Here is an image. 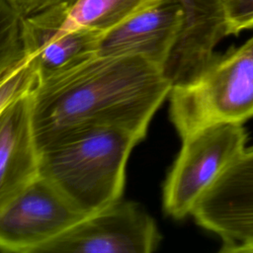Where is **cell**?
Listing matches in <instances>:
<instances>
[{"label":"cell","mask_w":253,"mask_h":253,"mask_svg":"<svg viewBox=\"0 0 253 253\" xmlns=\"http://www.w3.org/2000/svg\"><path fill=\"white\" fill-rule=\"evenodd\" d=\"M171 89L161 67L147 59L97 54L31 91L38 148L95 127L122 128L141 140Z\"/></svg>","instance_id":"cell-1"},{"label":"cell","mask_w":253,"mask_h":253,"mask_svg":"<svg viewBox=\"0 0 253 253\" xmlns=\"http://www.w3.org/2000/svg\"><path fill=\"white\" fill-rule=\"evenodd\" d=\"M140 139L118 127L71 133L39 149L40 176L89 214L121 199L126 162Z\"/></svg>","instance_id":"cell-2"},{"label":"cell","mask_w":253,"mask_h":253,"mask_svg":"<svg viewBox=\"0 0 253 253\" xmlns=\"http://www.w3.org/2000/svg\"><path fill=\"white\" fill-rule=\"evenodd\" d=\"M169 115L181 139L203 127L253 117V37L216 55L192 81L169 93Z\"/></svg>","instance_id":"cell-3"},{"label":"cell","mask_w":253,"mask_h":253,"mask_svg":"<svg viewBox=\"0 0 253 253\" xmlns=\"http://www.w3.org/2000/svg\"><path fill=\"white\" fill-rule=\"evenodd\" d=\"M242 124H215L182 138V147L163 185V210L175 219L192 214L206 190L244 150Z\"/></svg>","instance_id":"cell-4"},{"label":"cell","mask_w":253,"mask_h":253,"mask_svg":"<svg viewBox=\"0 0 253 253\" xmlns=\"http://www.w3.org/2000/svg\"><path fill=\"white\" fill-rule=\"evenodd\" d=\"M161 234L137 204L121 199L83 217L37 253H150Z\"/></svg>","instance_id":"cell-5"},{"label":"cell","mask_w":253,"mask_h":253,"mask_svg":"<svg viewBox=\"0 0 253 253\" xmlns=\"http://www.w3.org/2000/svg\"><path fill=\"white\" fill-rule=\"evenodd\" d=\"M86 215L39 175L0 210V249L37 253Z\"/></svg>","instance_id":"cell-6"},{"label":"cell","mask_w":253,"mask_h":253,"mask_svg":"<svg viewBox=\"0 0 253 253\" xmlns=\"http://www.w3.org/2000/svg\"><path fill=\"white\" fill-rule=\"evenodd\" d=\"M192 215L223 246L253 240V146L245 147L206 190Z\"/></svg>","instance_id":"cell-7"},{"label":"cell","mask_w":253,"mask_h":253,"mask_svg":"<svg viewBox=\"0 0 253 253\" xmlns=\"http://www.w3.org/2000/svg\"><path fill=\"white\" fill-rule=\"evenodd\" d=\"M70 7H56L25 19L27 57L38 81L61 74L98 53L102 34L63 26Z\"/></svg>","instance_id":"cell-8"},{"label":"cell","mask_w":253,"mask_h":253,"mask_svg":"<svg viewBox=\"0 0 253 253\" xmlns=\"http://www.w3.org/2000/svg\"><path fill=\"white\" fill-rule=\"evenodd\" d=\"M179 0H160L102 34L98 55L138 56L162 69L184 25Z\"/></svg>","instance_id":"cell-9"},{"label":"cell","mask_w":253,"mask_h":253,"mask_svg":"<svg viewBox=\"0 0 253 253\" xmlns=\"http://www.w3.org/2000/svg\"><path fill=\"white\" fill-rule=\"evenodd\" d=\"M184 25L162 66L171 87L197 77L214 56L217 43L227 37L221 0H179Z\"/></svg>","instance_id":"cell-10"},{"label":"cell","mask_w":253,"mask_h":253,"mask_svg":"<svg viewBox=\"0 0 253 253\" xmlns=\"http://www.w3.org/2000/svg\"><path fill=\"white\" fill-rule=\"evenodd\" d=\"M39 175L40 151L29 92L0 113V210Z\"/></svg>","instance_id":"cell-11"},{"label":"cell","mask_w":253,"mask_h":253,"mask_svg":"<svg viewBox=\"0 0 253 253\" xmlns=\"http://www.w3.org/2000/svg\"><path fill=\"white\" fill-rule=\"evenodd\" d=\"M160 0H76L63 26L104 34Z\"/></svg>","instance_id":"cell-12"},{"label":"cell","mask_w":253,"mask_h":253,"mask_svg":"<svg viewBox=\"0 0 253 253\" xmlns=\"http://www.w3.org/2000/svg\"><path fill=\"white\" fill-rule=\"evenodd\" d=\"M27 59L25 19L8 0H0V82Z\"/></svg>","instance_id":"cell-13"},{"label":"cell","mask_w":253,"mask_h":253,"mask_svg":"<svg viewBox=\"0 0 253 253\" xmlns=\"http://www.w3.org/2000/svg\"><path fill=\"white\" fill-rule=\"evenodd\" d=\"M38 82L29 59L0 82V113L17 98L31 92Z\"/></svg>","instance_id":"cell-14"},{"label":"cell","mask_w":253,"mask_h":253,"mask_svg":"<svg viewBox=\"0 0 253 253\" xmlns=\"http://www.w3.org/2000/svg\"><path fill=\"white\" fill-rule=\"evenodd\" d=\"M227 35L253 28V0H221Z\"/></svg>","instance_id":"cell-15"},{"label":"cell","mask_w":253,"mask_h":253,"mask_svg":"<svg viewBox=\"0 0 253 253\" xmlns=\"http://www.w3.org/2000/svg\"><path fill=\"white\" fill-rule=\"evenodd\" d=\"M26 19L56 7H71L76 0H8Z\"/></svg>","instance_id":"cell-16"},{"label":"cell","mask_w":253,"mask_h":253,"mask_svg":"<svg viewBox=\"0 0 253 253\" xmlns=\"http://www.w3.org/2000/svg\"><path fill=\"white\" fill-rule=\"evenodd\" d=\"M219 251L224 253H253V240L234 245H222Z\"/></svg>","instance_id":"cell-17"}]
</instances>
